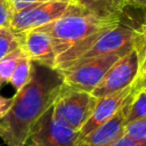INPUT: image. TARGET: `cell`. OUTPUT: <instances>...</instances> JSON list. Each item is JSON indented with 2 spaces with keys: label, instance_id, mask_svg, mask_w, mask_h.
Masks as SVG:
<instances>
[{
  "label": "cell",
  "instance_id": "obj_8",
  "mask_svg": "<svg viewBox=\"0 0 146 146\" xmlns=\"http://www.w3.org/2000/svg\"><path fill=\"white\" fill-rule=\"evenodd\" d=\"M136 30L137 29L122 24V22H120L116 26L100 34L96 39V41L72 65L79 62L94 58V57H98V56H103V55L129 51L132 48V42H133L135 34H136Z\"/></svg>",
  "mask_w": 146,
  "mask_h": 146
},
{
  "label": "cell",
  "instance_id": "obj_24",
  "mask_svg": "<svg viewBox=\"0 0 146 146\" xmlns=\"http://www.w3.org/2000/svg\"><path fill=\"white\" fill-rule=\"evenodd\" d=\"M139 87H140V90L143 91H146V73L144 74H138L137 78H136Z\"/></svg>",
  "mask_w": 146,
  "mask_h": 146
},
{
  "label": "cell",
  "instance_id": "obj_18",
  "mask_svg": "<svg viewBox=\"0 0 146 146\" xmlns=\"http://www.w3.org/2000/svg\"><path fill=\"white\" fill-rule=\"evenodd\" d=\"M123 133L136 140H146V116L127 123Z\"/></svg>",
  "mask_w": 146,
  "mask_h": 146
},
{
  "label": "cell",
  "instance_id": "obj_3",
  "mask_svg": "<svg viewBox=\"0 0 146 146\" xmlns=\"http://www.w3.org/2000/svg\"><path fill=\"white\" fill-rule=\"evenodd\" d=\"M97 98L88 91L62 83L51 106V114L58 123L79 132L90 116Z\"/></svg>",
  "mask_w": 146,
  "mask_h": 146
},
{
  "label": "cell",
  "instance_id": "obj_12",
  "mask_svg": "<svg viewBox=\"0 0 146 146\" xmlns=\"http://www.w3.org/2000/svg\"><path fill=\"white\" fill-rule=\"evenodd\" d=\"M81 9L106 19H121V15L127 7L125 0H71Z\"/></svg>",
  "mask_w": 146,
  "mask_h": 146
},
{
  "label": "cell",
  "instance_id": "obj_11",
  "mask_svg": "<svg viewBox=\"0 0 146 146\" xmlns=\"http://www.w3.org/2000/svg\"><path fill=\"white\" fill-rule=\"evenodd\" d=\"M132 97L133 95L114 116H112L105 123L90 131L84 137L78 139V146H107L108 144L121 137L125 127V113L128 104Z\"/></svg>",
  "mask_w": 146,
  "mask_h": 146
},
{
  "label": "cell",
  "instance_id": "obj_9",
  "mask_svg": "<svg viewBox=\"0 0 146 146\" xmlns=\"http://www.w3.org/2000/svg\"><path fill=\"white\" fill-rule=\"evenodd\" d=\"M138 91H140V87H139L137 80H135L129 87H127L122 90H119L116 92L97 98L96 105H95L90 116L88 117L86 123L82 125V128L78 132V136H79L78 139L84 137L90 131H92L94 129H96L97 127H99L100 124H103L107 120H110L112 116H114L125 105V103L129 100V98Z\"/></svg>",
  "mask_w": 146,
  "mask_h": 146
},
{
  "label": "cell",
  "instance_id": "obj_23",
  "mask_svg": "<svg viewBox=\"0 0 146 146\" xmlns=\"http://www.w3.org/2000/svg\"><path fill=\"white\" fill-rule=\"evenodd\" d=\"M125 3L132 8H146V0H125Z\"/></svg>",
  "mask_w": 146,
  "mask_h": 146
},
{
  "label": "cell",
  "instance_id": "obj_14",
  "mask_svg": "<svg viewBox=\"0 0 146 146\" xmlns=\"http://www.w3.org/2000/svg\"><path fill=\"white\" fill-rule=\"evenodd\" d=\"M23 57V52L17 47L0 59V86L9 83L10 76L15 71L19 59Z\"/></svg>",
  "mask_w": 146,
  "mask_h": 146
},
{
  "label": "cell",
  "instance_id": "obj_13",
  "mask_svg": "<svg viewBox=\"0 0 146 146\" xmlns=\"http://www.w3.org/2000/svg\"><path fill=\"white\" fill-rule=\"evenodd\" d=\"M31 75H32V62L23 55L17 66L15 67L14 73L10 76L9 83L15 88L16 91H18L25 84L29 83V81L31 80Z\"/></svg>",
  "mask_w": 146,
  "mask_h": 146
},
{
  "label": "cell",
  "instance_id": "obj_15",
  "mask_svg": "<svg viewBox=\"0 0 146 146\" xmlns=\"http://www.w3.org/2000/svg\"><path fill=\"white\" fill-rule=\"evenodd\" d=\"M146 116V91H138L130 99L125 113V124Z\"/></svg>",
  "mask_w": 146,
  "mask_h": 146
},
{
  "label": "cell",
  "instance_id": "obj_10",
  "mask_svg": "<svg viewBox=\"0 0 146 146\" xmlns=\"http://www.w3.org/2000/svg\"><path fill=\"white\" fill-rule=\"evenodd\" d=\"M18 48L32 63L56 70V54L49 33L43 27L15 33Z\"/></svg>",
  "mask_w": 146,
  "mask_h": 146
},
{
  "label": "cell",
  "instance_id": "obj_5",
  "mask_svg": "<svg viewBox=\"0 0 146 146\" xmlns=\"http://www.w3.org/2000/svg\"><path fill=\"white\" fill-rule=\"evenodd\" d=\"M72 6L73 3L71 1L64 0L48 1L29 7L11 15L9 29L14 33H19L25 30L44 26L64 16Z\"/></svg>",
  "mask_w": 146,
  "mask_h": 146
},
{
  "label": "cell",
  "instance_id": "obj_2",
  "mask_svg": "<svg viewBox=\"0 0 146 146\" xmlns=\"http://www.w3.org/2000/svg\"><path fill=\"white\" fill-rule=\"evenodd\" d=\"M121 19L97 17L74 5L60 18L43 27L50 35L56 54V70L68 68L105 31Z\"/></svg>",
  "mask_w": 146,
  "mask_h": 146
},
{
  "label": "cell",
  "instance_id": "obj_4",
  "mask_svg": "<svg viewBox=\"0 0 146 146\" xmlns=\"http://www.w3.org/2000/svg\"><path fill=\"white\" fill-rule=\"evenodd\" d=\"M124 54L125 52H114L89 58L58 72L65 84L91 92L108 68Z\"/></svg>",
  "mask_w": 146,
  "mask_h": 146
},
{
  "label": "cell",
  "instance_id": "obj_21",
  "mask_svg": "<svg viewBox=\"0 0 146 146\" xmlns=\"http://www.w3.org/2000/svg\"><path fill=\"white\" fill-rule=\"evenodd\" d=\"M11 10L6 0H0V27H9Z\"/></svg>",
  "mask_w": 146,
  "mask_h": 146
},
{
  "label": "cell",
  "instance_id": "obj_20",
  "mask_svg": "<svg viewBox=\"0 0 146 146\" xmlns=\"http://www.w3.org/2000/svg\"><path fill=\"white\" fill-rule=\"evenodd\" d=\"M107 146H146V140H136L123 133L121 137H119Z\"/></svg>",
  "mask_w": 146,
  "mask_h": 146
},
{
  "label": "cell",
  "instance_id": "obj_22",
  "mask_svg": "<svg viewBox=\"0 0 146 146\" xmlns=\"http://www.w3.org/2000/svg\"><path fill=\"white\" fill-rule=\"evenodd\" d=\"M13 98H6L0 96V120L5 116V114L8 112L10 105H11Z\"/></svg>",
  "mask_w": 146,
  "mask_h": 146
},
{
  "label": "cell",
  "instance_id": "obj_1",
  "mask_svg": "<svg viewBox=\"0 0 146 146\" xmlns=\"http://www.w3.org/2000/svg\"><path fill=\"white\" fill-rule=\"evenodd\" d=\"M62 83L57 70L32 63L31 80L11 97V105L0 120V138L7 146L27 145L33 127L51 108Z\"/></svg>",
  "mask_w": 146,
  "mask_h": 146
},
{
  "label": "cell",
  "instance_id": "obj_19",
  "mask_svg": "<svg viewBox=\"0 0 146 146\" xmlns=\"http://www.w3.org/2000/svg\"><path fill=\"white\" fill-rule=\"evenodd\" d=\"M11 13L15 14L17 11H21L23 9H26L29 7L39 5V3H43V2H48V1H64V0H6ZM71 1V0H68Z\"/></svg>",
  "mask_w": 146,
  "mask_h": 146
},
{
  "label": "cell",
  "instance_id": "obj_25",
  "mask_svg": "<svg viewBox=\"0 0 146 146\" xmlns=\"http://www.w3.org/2000/svg\"><path fill=\"white\" fill-rule=\"evenodd\" d=\"M144 24H146V15H145V22H144Z\"/></svg>",
  "mask_w": 146,
  "mask_h": 146
},
{
  "label": "cell",
  "instance_id": "obj_16",
  "mask_svg": "<svg viewBox=\"0 0 146 146\" xmlns=\"http://www.w3.org/2000/svg\"><path fill=\"white\" fill-rule=\"evenodd\" d=\"M132 48L135 49L138 58V74H144L146 73V24L143 23L139 27H137Z\"/></svg>",
  "mask_w": 146,
  "mask_h": 146
},
{
  "label": "cell",
  "instance_id": "obj_17",
  "mask_svg": "<svg viewBox=\"0 0 146 146\" xmlns=\"http://www.w3.org/2000/svg\"><path fill=\"white\" fill-rule=\"evenodd\" d=\"M17 47L16 34L9 27H0V59Z\"/></svg>",
  "mask_w": 146,
  "mask_h": 146
},
{
  "label": "cell",
  "instance_id": "obj_7",
  "mask_svg": "<svg viewBox=\"0 0 146 146\" xmlns=\"http://www.w3.org/2000/svg\"><path fill=\"white\" fill-rule=\"evenodd\" d=\"M78 132L54 120L49 108L35 123L27 144L30 146H78Z\"/></svg>",
  "mask_w": 146,
  "mask_h": 146
},
{
  "label": "cell",
  "instance_id": "obj_6",
  "mask_svg": "<svg viewBox=\"0 0 146 146\" xmlns=\"http://www.w3.org/2000/svg\"><path fill=\"white\" fill-rule=\"evenodd\" d=\"M139 71L137 54L133 48L122 55L105 73L100 82L95 87L91 94L96 97H103L129 87L137 78Z\"/></svg>",
  "mask_w": 146,
  "mask_h": 146
}]
</instances>
